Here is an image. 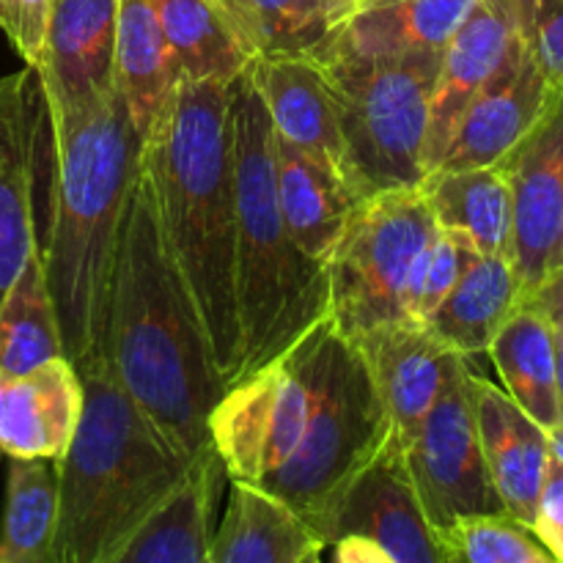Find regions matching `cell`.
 Returning a JSON list of instances; mask_svg holds the SVG:
<instances>
[{"label": "cell", "instance_id": "33", "mask_svg": "<svg viewBox=\"0 0 563 563\" xmlns=\"http://www.w3.org/2000/svg\"><path fill=\"white\" fill-rule=\"evenodd\" d=\"M438 537L445 563H559L531 528L509 515L462 517Z\"/></svg>", "mask_w": 563, "mask_h": 563}, {"label": "cell", "instance_id": "1", "mask_svg": "<svg viewBox=\"0 0 563 563\" xmlns=\"http://www.w3.org/2000/svg\"><path fill=\"white\" fill-rule=\"evenodd\" d=\"M49 113V225L42 267L64 355L80 374L108 366V311L141 135L113 86Z\"/></svg>", "mask_w": 563, "mask_h": 563}, {"label": "cell", "instance_id": "26", "mask_svg": "<svg viewBox=\"0 0 563 563\" xmlns=\"http://www.w3.org/2000/svg\"><path fill=\"white\" fill-rule=\"evenodd\" d=\"M418 190L440 231L484 256L511 258V187L500 165L429 170Z\"/></svg>", "mask_w": 563, "mask_h": 563}, {"label": "cell", "instance_id": "10", "mask_svg": "<svg viewBox=\"0 0 563 563\" xmlns=\"http://www.w3.org/2000/svg\"><path fill=\"white\" fill-rule=\"evenodd\" d=\"M471 363H462L440 399L405 445V465L434 531L462 517L506 515L478 443L467 390Z\"/></svg>", "mask_w": 563, "mask_h": 563}, {"label": "cell", "instance_id": "24", "mask_svg": "<svg viewBox=\"0 0 563 563\" xmlns=\"http://www.w3.org/2000/svg\"><path fill=\"white\" fill-rule=\"evenodd\" d=\"M179 77V60L165 38L154 0H119L113 88L124 99L141 141H146L163 115Z\"/></svg>", "mask_w": 563, "mask_h": 563}, {"label": "cell", "instance_id": "44", "mask_svg": "<svg viewBox=\"0 0 563 563\" xmlns=\"http://www.w3.org/2000/svg\"><path fill=\"white\" fill-rule=\"evenodd\" d=\"M0 456H3V451H0Z\"/></svg>", "mask_w": 563, "mask_h": 563}, {"label": "cell", "instance_id": "22", "mask_svg": "<svg viewBox=\"0 0 563 563\" xmlns=\"http://www.w3.org/2000/svg\"><path fill=\"white\" fill-rule=\"evenodd\" d=\"M473 5L476 0H357L339 25L330 55L443 53Z\"/></svg>", "mask_w": 563, "mask_h": 563}, {"label": "cell", "instance_id": "38", "mask_svg": "<svg viewBox=\"0 0 563 563\" xmlns=\"http://www.w3.org/2000/svg\"><path fill=\"white\" fill-rule=\"evenodd\" d=\"M522 302L537 308V311L553 324V330L563 333V269L544 275L542 284H539Z\"/></svg>", "mask_w": 563, "mask_h": 563}, {"label": "cell", "instance_id": "7", "mask_svg": "<svg viewBox=\"0 0 563 563\" xmlns=\"http://www.w3.org/2000/svg\"><path fill=\"white\" fill-rule=\"evenodd\" d=\"M440 55H330L319 60L339 110L341 135L361 198L418 187L427 176Z\"/></svg>", "mask_w": 563, "mask_h": 563}, {"label": "cell", "instance_id": "34", "mask_svg": "<svg viewBox=\"0 0 563 563\" xmlns=\"http://www.w3.org/2000/svg\"><path fill=\"white\" fill-rule=\"evenodd\" d=\"M476 251L465 245L460 236L445 234L438 229L427 251L418 258L412 269L410 289H407V319L416 324H427L429 317L438 311L440 302L445 300L454 284L460 280L467 258Z\"/></svg>", "mask_w": 563, "mask_h": 563}, {"label": "cell", "instance_id": "29", "mask_svg": "<svg viewBox=\"0 0 563 563\" xmlns=\"http://www.w3.org/2000/svg\"><path fill=\"white\" fill-rule=\"evenodd\" d=\"M487 355L515 405L542 429L559 427V350L553 324L537 308L520 302L487 346Z\"/></svg>", "mask_w": 563, "mask_h": 563}, {"label": "cell", "instance_id": "2", "mask_svg": "<svg viewBox=\"0 0 563 563\" xmlns=\"http://www.w3.org/2000/svg\"><path fill=\"white\" fill-rule=\"evenodd\" d=\"M108 368L176 451L192 460L212 443L209 416L225 385L190 291L159 234L141 159L110 286Z\"/></svg>", "mask_w": 563, "mask_h": 563}, {"label": "cell", "instance_id": "43", "mask_svg": "<svg viewBox=\"0 0 563 563\" xmlns=\"http://www.w3.org/2000/svg\"><path fill=\"white\" fill-rule=\"evenodd\" d=\"M328 3L333 5L335 11H339V14H341V22H344V16L350 14V11H352V5H355L357 0H328Z\"/></svg>", "mask_w": 563, "mask_h": 563}, {"label": "cell", "instance_id": "30", "mask_svg": "<svg viewBox=\"0 0 563 563\" xmlns=\"http://www.w3.org/2000/svg\"><path fill=\"white\" fill-rule=\"evenodd\" d=\"M58 462L9 460L0 563H55Z\"/></svg>", "mask_w": 563, "mask_h": 563}, {"label": "cell", "instance_id": "28", "mask_svg": "<svg viewBox=\"0 0 563 563\" xmlns=\"http://www.w3.org/2000/svg\"><path fill=\"white\" fill-rule=\"evenodd\" d=\"M522 302V286L511 258L473 253L454 289L423 328L465 361L487 352L506 319Z\"/></svg>", "mask_w": 563, "mask_h": 563}, {"label": "cell", "instance_id": "25", "mask_svg": "<svg viewBox=\"0 0 563 563\" xmlns=\"http://www.w3.org/2000/svg\"><path fill=\"white\" fill-rule=\"evenodd\" d=\"M223 520L214 528L212 563H324V539L280 500L231 482Z\"/></svg>", "mask_w": 563, "mask_h": 563}, {"label": "cell", "instance_id": "16", "mask_svg": "<svg viewBox=\"0 0 563 563\" xmlns=\"http://www.w3.org/2000/svg\"><path fill=\"white\" fill-rule=\"evenodd\" d=\"M245 75L267 108L275 135L333 170L357 196L339 110L322 64L313 58H256L245 66Z\"/></svg>", "mask_w": 563, "mask_h": 563}, {"label": "cell", "instance_id": "31", "mask_svg": "<svg viewBox=\"0 0 563 563\" xmlns=\"http://www.w3.org/2000/svg\"><path fill=\"white\" fill-rule=\"evenodd\" d=\"M55 357L66 355L38 247L0 300V377H16Z\"/></svg>", "mask_w": 563, "mask_h": 563}, {"label": "cell", "instance_id": "13", "mask_svg": "<svg viewBox=\"0 0 563 563\" xmlns=\"http://www.w3.org/2000/svg\"><path fill=\"white\" fill-rule=\"evenodd\" d=\"M500 168L511 187V267L526 300L548 275L563 225V99Z\"/></svg>", "mask_w": 563, "mask_h": 563}, {"label": "cell", "instance_id": "18", "mask_svg": "<svg viewBox=\"0 0 563 563\" xmlns=\"http://www.w3.org/2000/svg\"><path fill=\"white\" fill-rule=\"evenodd\" d=\"M467 390L495 493L506 515L531 528L550 467L548 429L539 427L506 390L473 368L467 372Z\"/></svg>", "mask_w": 563, "mask_h": 563}, {"label": "cell", "instance_id": "14", "mask_svg": "<svg viewBox=\"0 0 563 563\" xmlns=\"http://www.w3.org/2000/svg\"><path fill=\"white\" fill-rule=\"evenodd\" d=\"M346 533L374 539L396 563H445L440 537L418 500L396 438L352 484L333 522L330 544Z\"/></svg>", "mask_w": 563, "mask_h": 563}, {"label": "cell", "instance_id": "39", "mask_svg": "<svg viewBox=\"0 0 563 563\" xmlns=\"http://www.w3.org/2000/svg\"><path fill=\"white\" fill-rule=\"evenodd\" d=\"M330 548H333V563H396L374 539L361 533H346Z\"/></svg>", "mask_w": 563, "mask_h": 563}, {"label": "cell", "instance_id": "35", "mask_svg": "<svg viewBox=\"0 0 563 563\" xmlns=\"http://www.w3.org/2000/svg\"><path fill=\"white\" fill-rule=\"evenodd\" d=\"M522 33L533 66L563 99V0H522Z\"/></svg>", "mask_w": 563, "mask_h": 563}, {"label": "cell", "instance_id": "15", "mask_svg": "<svg viewBox=\"0 0 563 563\" xmlns=\"http://www.w3.org/2000/svg\"><path fill=\"white\" fill-rule=\"evenodd\" d=\"M531 55H522L506 75L484 88L456 119L434 170L500 165L559 104Z\"/></svg>", "mask_w": 563, "mask_h": 563}, {"label": "cell", "instance_id": "11", "mask_svg": "<svg viewBox=\"0 0 563 563\" xmlns=\"http://www.w3.org/2000/svg\"><path fill=\"white\" fill-rule=\"evenodd\" d=\"M44 148H49V113L42 80L27 66L0 75V300L42 247L36 185Z\"/></svg>", "mask_w": 563, "mask_h": 563}, {"label": "cell", "instance_id": "4", "mask_svg": "<svg viewBox=\"0 0 563 563\" xmlns=\"http://www.w3.org/2000/svg\"><path fill=\"white\" fill-rule=\"evenodd\" d=\"M229 115L236 192V379H242L330 317V275L328 264L308 258L286 229L275 190L273 124L245 71L231 82Z\"/></svg>", "mask_w": 563, "mask_h": 563}, {"label": "cell", "instance_id": "3", "mask_svg": "<svg viewBox=\"0 0 563 563\" xmlns=\"http://www.w3.org/2000/svg\"><path fill=\"white\" fill-rule=\"evenodd\" d=\"M229 113L231 82L179 77L163 115L141 143V170L152 190L159 234L201 317L225 388L240 372Z\"/></svg>", "mask_w": 563, "mask_h": 563}, {"label": "cell", "instance_id": "27", "mask_svg": "<svg viewBox=\"0 0 563 563\" xmlns=\"http://www.w3.org/2000/svg\"><path fill=\"white\" fill-rule=\"evenodd\" d=\"M247 55L324 60L335 44L341 14L328 0H209Z\"/></svg>", "mask_w": 563, "mask_h": 563}, {"label": "cell", "instance_id": "41", "mask_svg": "<svg viewBox=\"0 0 563 563\" xmlns=\"http://www.w3.org/2000/svg\"><path fill=\"white\" fill-rule=\"evenodd\" d=\"M555 350H559V407L563 423V333H559V330H555Z\"/></svg>", "mask_w": 563, "mask_h": 563}, {"label": "cell", "instance_id": "21", "mask_svg": "<svg viewBox=\"0 0 563 563\" xmlns=\"http://www.w3.org/2000/svg\"><path fill=\"white\" fill-rule=\"evenodd\" d=\"M119 0H55L42 80L47 108L75 104L113 86Z\"/></svg>", "mask_w": 563, "mask_h": 563}, {"label": "cell", "instance_id": "19", "mask_svg": "<svg viewBox=\"0 0 563 563\" xmlns=\"http://www.w3.org/2000/svg\"><path fill=\"white\" fill-rule=\"evenodd\" d=\"M80 372L66 357L0 377V451L9 460H53L69 451L82 416Z\"/></svg>", "mask_w": 563, "mask_h": 563}, {"label": "cell", "instance_id": "42", "mask_svg": "<svg viewBox=\"0 0 563 563\" xmlns=\"http://www.w3.org/2000/svg\"><path fill=\"white\" fill-rule=\"evenodd\" d=\"M555 269H563V225H561L559 242H555L553 253H550V262H548V275H550V273H555Z\"/></svg>", "mask_w": 563, "mask_h": 563}, {"label": "cell", "instance_id": "23", "mask_svg": "<svg viewBox=\"0 0 563 563\" xmlns=\"http://www.w3.org/2000/svg\"><path fill=\"white\" fill-rule=\"evenodd\" d=\"M273 168L284 223L308 258L328 264L361 198L324 165L273 130Z\"/></svg>", "mask_w": 563, "mask_h": 563}, {"label": "cell", "instance_id": "9", "mask_svg": "<svg viewBox=\"0 0 563 563\" xmlns=\"http://www.w3.org/2000/svg\"><path fill=\"white\" fill-rule=\"evenodd\" d=\"M333 330V317H324L284 355L223 390L209 438L231 482L262 487L295 454L317 407Z\"/></svg>", "mask_w": 563, "mask_h": 563}, {"label": "cell", "instance_id": "17", "mask_svg": "<svg viewBox=\"0 0 563 563\" xmlns=\"http://www.w3.org/2000/svg\"><path fill=\"white\" fill-rule=\"evenodd\" d=\"M355 344L372 372L396 440L405 449L465 357L416 322L374 330Z\"/></svg>", "mask_w": 563, "mask_h": 563}, {"label": "cell", "instance_id": "36", "mask_svg": "<svg viewBox=\"0 0 563 563\" xmlns=\"http://www.w3.org/2000/svg\"><path fill=\"white\" fill-rule=\"evenodd\" d=\"M55 0H0V33L9 38L22 64L42 75Z\"/></svg>", "mask_w": 563, "mask_h": 563}, {"label": "cell", "instance_id": "12", "mask_svg": "<svg viewBox=\"0 0 563 563\" xmlns=\"http://www.w3.org/2000/svg\"><path fill=\"white\" fill-rule=\"evenodd\" d=\"M526 55L522 0H476L440 55L429 121L427 174L434 170L462 110Z\"/></svg>", "mask_w": 563, "mask_h": 563}, {"label": "cell", "instance_id": "5", "mask_svg": "<svg viewBox=\"0 0 563 563\" xmlns=\"http://www.w3.org/2000/svg\"><path fill=\"white\" fill-rule=\"evenodd\" d=\"M86 401L58 462L55 563H108L190 471L108 366L80 374Z\"/></svg>", "mask_w": 563, "mask_h": 563}, {"label": "cell", "instance_id": "6", "mask_svg": "<svg viewBox=\"0 0 563 563\" xmlns=\"http://www.w3.org/2000/svg\"><path fill=\"white\" fill-rule=\"evenodd\" d=\"M394 438L361 350L335 328L306 434L295 454L256 489L295 511L330 548L333 522L352 484Z\"/></svg>", "mask_w": 563, "mask_h": 563}, {"label": "cell", "instance_id": "40", "mask_svg": "<svg viewBox=\"0 0 563 563\" xmlns=\"http://www.w3.org/2000/svg\"><path fill=\"white\" fill-rule=\"evenodd\" d=\"M548 443H550V460L559 462L563 467V423L548 429Z\"/></svg>", "mask_w": 563, "mask_h": 563}, {"label": "cell", "instance_id": "20", "mask_svg": "<svg viewBox=\"0 0 563 563\" xmlns=\"http://www.w3.org/2000/svg\"><path fill=\"white\" fill-rule=\"evenodd\" d=\"M229 478L214 445L198 451L179 487L108 563H212L214 509Z\"/></svg>", "mask_w": 563, "mask_h": 563}, {"label": "cell", "instance_id": "8", "mask_svg": "<svg viewBox=\"0 0 563 563\" xmlns=\"http://www.w3.org/2000/svg\"><path fill=\"white\" fill-rule=\"evenodd\" d=\"M438 234L418 187L363 198L328 262L330 317L346 339L410 322L412 269Z\"/></svg>", "mask_w": 563, "mask_h": 563}, {"label": "cell", "instance_id": "32", "mask_svg": "<svg viewBox=\"0 0 563 563\" xmlns=\"http://www.w3.org/2000/svg\"><path fill=\"white\" fill-rule=\"evenodd\" d=\"M154 5L181 77L196 82H234L245 71L247 55L209 0H154Z\"/></svg>", "mask_w": 563, "mask_h": 563}, {"label": "cell", "instance_id": "37", "mask_svg": "<svg viewBox=\"0 0 563 563\" xmlns=\"http://www.w3.org/2000/svg\"><path fill=\"white\" fill-rule=\"evenodd\" d=\"M531 531L550 550V555L563 563V467L553 460L539 493Z\"/></svg>", "mask_w": 563, "mask_h": 563}]
</instances>
